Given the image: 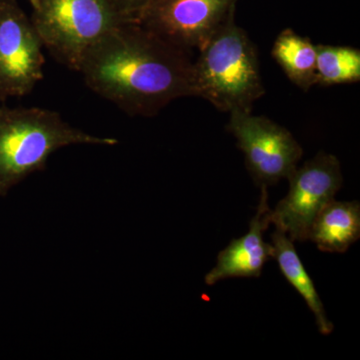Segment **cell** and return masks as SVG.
Here are the masks:
<instances>
[{
	"mask_svg": "<svg viewBox=\"0 0 360 360\" xmlns=\"http://www.w3.org/2000/svg\"><path fill=\"white\" fill-rule=\"evenodd\" d=\"M191 53L127 21L92 47L78 72L127 115L150 117L175 99L193 96Z\"/></svg>",
	"mask_w": 360,
	"mask_h": 360,
	"instance_id": "6da1fadb",
	"label": "cell"
},
{
	"mask_svg": "<svg viewBox=\"0 0 360 360\" xmlns=\"http://www.w3.org/2000/svg\"><path fill=\"white\" fill-rule=\"evenodd\" d=\"M271 245L272 258L276 259L286 281L302 295L314 314L319 333L324 335H330L333 331V322L328 319L314 281L298 257L293 241L284 232L276 229L271 234Z\"/></svg>",
	"mask_w": 360,
	"mask_h": 360,
	"instance_id": "8fae6325",
	"label": "cell"
},
{
	"mask_svg": "<svg viewBox=\"0 0 360 360\" xmlns=\"http://www.w3.org/2000/svg\"><path fill=\"white\" fill-rule=\"evenodd\" d=\"M290 191L270 212V221L292 241L309 240L310 225L342 186L340 160L319 153L288 177Z\"/></svg>",
	"mask_w": 360,
	"mask_h": 360,
	"instance_id": "5b68a950",
	"label": "cell"
},
{
	"mask_svg": "<svg viewBox=\"0 0 360 360\" xmlns=\"http://www.w3.org/2000/svg\"><path fill=\"white\" fill-rule=\"evenodd\" d=\"M316 82L329 85L360 82V51L350 46L316 45Z\"/></svg>",
	"mask_w": 360,
	"mask_h": 360,
	"instance_id": "4fadbf2b",
	"label": "cell"
},
{
	"mask_svg": "<svg viewBox=\"0 0 360 360\" xmlns=\"http://www.w3.org/2000/svg\"><path fill=\"white\" fill-rule=\"evenodd\" d=\"M115 139L98 137L71 127L58 112L40 108H0V198L46 167L58 149L73 144L115 146Z\"/></svg>",
	"mask_w": 360,
	"mask_h": 360,
	"instance_id": "7a4b0ae2",
	"label": "cell"
},
{
	"mask_svg": "<svg viewBox=\"0 0 360 360\" xmlns=\"http://www.w3.org/2000/svg\"><path fill=\"white\" fill-rule=\"evenodd\" d=\"M120 13L129 21H136L155 0H112Z\"/></svg>",
	"mask_w": 360,
	"mask_h": 360,
	"instance_id": "5bb4252c",
	"label": "cell"
},
{
	"mask_svg": "<svg viewBox=\"0 0 360 360\" xmlns=\"http://www.w3.org/2000/svg\"><path fill=\"white\" fill-rule=\"evenodd\" d=\"M359 236V201H329L315 217L309 232V240L319 250L330 253H345Z\"/></svg>",
	"mask_w": 360,
	"mask_h": 360,
	"instance_id": "30bf717a",
	"label": "cell"
},
{
	"mask_svg": "<svg viewBox=\"0 0 360 360\" xmlns=\"http://www.w3.org/2000/svg\"><path fill=\"white\" fill-rule=\"evenodd\" d=\"M198 52L193 61V96L229 115L252 111L265 89L257 49L234 18Z\"/></svg>",
	"mask_w": 360,
	"mask_h": 360,
	"instance_id": "3957f363",
	"label": "cell"
},
{
	"mask_svg": "<svg viewBox=\"0 0 360 360\" xmlns=\"http://www.w3.org/2000/svg\"><path fill=\"white\" fill-rule=\"evenodd\" d=\"M272 58L292 84L304 91L316 82V45L292 30L279 33L272 47Z\"/></svg>",
	"mask_w": 360,
	"mask_h": 360,
	"instance_id": "7c38bea8",
	"label": "cell"
},
{
	"mask_svg": "<svg viewBox=\"0 0 360 360\" xmlns=\"http://www.w3.org/2000/svg\"><path fill=\"white\" fill-rule=\"evenodd\" d=\"M28 1H30V4H32L33 11L39 7V0H28Z\"/></svg>",
	"mask_w": 360,
	"mask_h": 360,
	"instance_id": "9a60e30c",
	"label": "cell"
},
{
	"mask_svg": "<svg viewBox=\"0 0 360 360\" xmlns=\"http://www.w3.org/2000/svg\"><path fill=\"white\" fill-rule=\"evenodd\" d=\"M236 1L155 0L135 22L184 51H200L234 18Z\"/></svg>",
	"mask_w": 360,
	"mask_h": 360,
	"instance_id": "ba28073f",
	"label": "cell"
},
{
	"mask_svg": "<svg viewBox=\"0 0 360 360\" xmlns=\"http://www.w3.org/2000/svg\"><path fill=\"white\" fill-rule=\"evenodd\" d=\"M44 44L16 0H0V103L27 96L44 79Z\"/></svg>",
	"mask_w": 360,
	"mask_h": 360,
	"instance_id": "52a82bcc",
	"label": "cell"
},
{
	"mask_svg": "<svg viewBox=\"0 0 360 360\" xmlns=\"http://www.w3.org/2000/svg\"><path fill=\"white\" fill-rule=\"evenodd\" d=\"M227 130L238 141L246 167L260 186L288 179L302 160L303 150L295 136L265 116L251 111L231 113Z\"/></svg>",
	"mask_w": 360,
	"mask_h": 360,
	"instance_id": "8992f818",
	"label": "cell"
},
{
	"mask_svg": "<svg viewBox=\"0 0 360 360\" xmlns=\"http://www.w3.org/2000/svg\"><path fill=\"white\" fill-rule=\"evenodd\" d=\"M32 21L44 49L78 72L92 47L129 20L112 0H39Z\"/></svg>",
	"mask_w": 360,
	"mask_h": 360,
	"instance_id": "277c9868",
	"label": "cell"
},
{
	"mask_svg": "<svg viewBox=\"0 0 360 360\" xmlns=\"http://www.w3.org/2000/svg\"><path fill=\"white\" fill-rule=\"evenodd\" d=\"M267 186H262V195L257 212L250 220L248 233L232 239L217 257V265L205 276L207 285L236 277H259L265 264L272 257L271 243L264 240L270 221Z\"/></svg>",
	"mask_w": 360,
	"mask_h": 360,
	"instance_id": "9c48e42d",
	"label": "cell"
}]
</instances>
